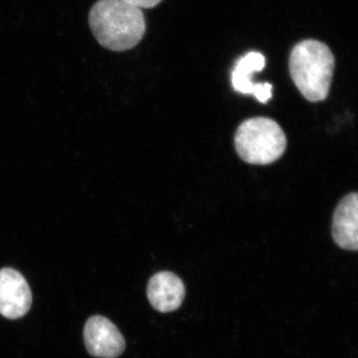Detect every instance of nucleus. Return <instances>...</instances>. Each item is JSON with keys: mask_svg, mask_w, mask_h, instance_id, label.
Here are the masks:
<instances>
[{"mask_svg": "<svg viewBox=\"0 0 358 358\" xmlns=\"http://www.w3.org/2000/svg\"><path fill=\"white\" fill-rule=\"evenodd\" d=\"M90 29L103 48L124 52L134 48L145 36V14L122 0H98L89 13Z\"/></svg>", "mask_w": 358, "mask_h": 358, "instance_id": "f257e3e1", "label": "nucleus"}, {"mask_svg": "<svg viewBox=\"0 0 358 358\" xmlns=\"http://www.w3.org/2000/svg\"><path fill=\"white\" fill-rule=\"evenodd\" d=\"M336 59L327 45L307 39L289 54V74L296 88L310 102L326 100L333 82Z\"/></svg>", "mask_w": 358, "mask_h": 358, "instance_id": "f03ea898", "label": "nucleus"}, {"mask_svg": "<svg viewBox=\"0 0 358 358\" xmlns=\"http://www.w3.org/2000/svg\"><path fill=\"white\" fill-rule=\"evenodd\" d=\"M235 148L244 162L265 166L284 155L286 134L274 120L253 117L240 124L235 134Z\"/></svg>", "mask_w": 358, "mask_h": 358, "instance_id": "7ed1b4c3", "label": "nucleus"}, {"mask_svg": "<svg viewBox=\"0 0 358 358\" xmlns=\"http://www.w3.org/2000/svg\"><path fill=\"white\" fill-rule=\"evenodd\" d=\"M84 341L90 355L96 357L115 358L126 348V341L121 331L102 315L90 317L86 322Z\"/></svg>", "mask_w": 358, "mask_h": 358, "instance_id": "20e7f679", "label": "nucleus"}, {"mask_svg": "<svg viewBox=\"0 0 358 358\" xmlns=\"http://www.w3.org/2000/svg\"><path fill=\"white\" fill-rule=\"evenodd\" d=\"M32 294L27 281L18 271L0 270V315L7 319H20L31 307Z\"/></svg>", "mask_w": 358, "mask_h": 358, "instance_id": "39448f33", "label": "nucleus"}, {"mask_svg": "<svg viewBox=\"0 0 358 358\" xmlns=\"http://www.w3.org/2000/svg\"><path fill=\"white\" fill-rule=\"evenodd\" d=\"M266 65L265 56L258 52H250L240 58L231 75L233 88L239 93L252 94L260 103H267L272 98L273 86L268 83L252 82L254 73L260 72Z\"/></svg>", "mask_w": 358, "mask_h": 358, "instance_id": "423d86ee", "label": "nucleus"}, {"mask_svg": "<svg viewBox=\"0 0 358 358\" xmlns=\"http://www.w3.org/2000/svg\"><path fill=\"white\" fill-rule=\"evenodd\" d=\"M150 305L160 313L178 310L185 300V284L171 272H159L152 275L148 285Z\"/></svg>", "mask_w": 358, "mask_h": 358, "instance_id": "0eeeda50", "label": "nucleus"}, {"mask_svg": "<svg viewBox=\"0 0 358 358\" xmlns=\"http://www.w3.org/2000/svg\"><path fill=\"white\" fill-rule=\"evenodd\" d=\"M333 238L341 249L358 251V193L341 200L334 213Z\"/></svg>", "mask_w": 358, "mask_h": 358, "instance_id": "6e6552de", "label": "nucleus"}, {"mask_svg": "<svg viewBox=\"0 0 358 358\" xmlns=\"http://www.w3.org/2000/svg\"><path fill=\"white\" fill-rule=\"evenodd\" d=\"M131 6L138 7V8H152L162 2V0H122Z\"/></svg>", "mask_w": 358, "mask_h": 358, "instance_id": "1a4fd4ad", "label": "nucleus"}]
</instances>
